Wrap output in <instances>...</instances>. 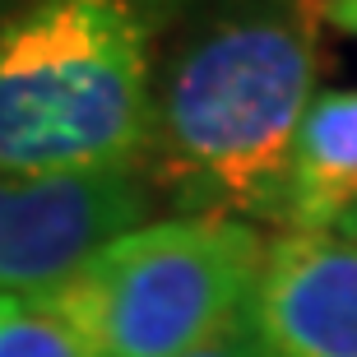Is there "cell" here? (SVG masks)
I'll use <instances>...</instances> for the list:
<instances>
[{
    "label": "cell",
    "mask_w": 357,
    "mask_h": 357,
    "mask_svg": "<svg viewBox=\"0 0 357 357\" xmlns=\"http://www.w3.org/2000/svg\"><path fill=\"white\" fill-rule=\"evenodd\" d=\"M320 0H227L153 79L144 181L185 218L278 223L320 75Z\"/></svg>",
    "instance_id": "cell-1"
},
{
    "label": "cell",
    "mask_w": 357,
    "mask_h": 357,
    "mask_svg": "<svg viewBox=\"0 0 357 357\" xmlns=\"http://www.w3.org/2000/svg\"><path fill=\"white\" fill-rule=\"evenodd\" d=\"M149 126L144 0H19L0 19V172H144Z\"/></svg>",
    "instance_id": "cell-2"
},
{
    "label": "cell",
    "mask_w": 357,
    "mask_h": 357,
    "mask_svg": "<svg viewBox=\"0 0 357 357\" xmlns=\"http://www.w3.org/2000/svg\"><path fill=\"white\" fill-rule=\"evenodd\" d=\"M269 241L237 218H153L93 251L42 302L93 357H185L255 297Z\"/></svg>",
    "instance_id": "cell-3"
},
{
    "label": "cell",
    "mask_w": 357,
    "mask_h": 357,
    "mask_svg": "<svg viewBox=\"0 0 357 357\" xmlns=\"http://www.w3.org/2000/svg\"><path fill=\"white\" fill-rule=\"evenodd\" d=\"M153 190L139 167L79 176L0 172V297H42L93 251L149 223Z\"/></svg>",
    "instance_id": "cell-4"
},
{
    "label": "cell",
    "mask_w": 357,
    "mask_h": 357,
    "mask_svg": "<svg viewBox=\"0 0 357 357\" xmlns=\"http://www.w3.org/2000/svg\"><path fill=\"white\" fill-rule=\"evenodd\" d=\"M251 306L265 357H357V241L339 232L269 241Z\"/></svg>",
    "instance_id": "cell-5"
},
{
    "label": "cell",
    "mask_w": 357,
    "mask_h": 357,
    "mask_svg": "<svg viewBox=\"0 0 357 357\" xmlns=\"http://www.w3.org/2000/svg\"><path fill=\"white\" fill-rule=\"evenodd\" d=\"M357 209V89L316 93L292 144L283 218L292 232H339Z\"/></svg>",
    "instance_id": "cell-6"
},
{
    "label": "cell",
    "mask_w": 357,
    "mask_h": 357,
    "mask_svg": "<svg viewBox=\"0 0 357 357\" xmlns=\"http://www.w3.org/2000/svg\"><path fill=\"white\" fill-rule=\"evenodd\" d=\"M0 357H93L42 297H0Z\"/></svg>",
    "instance_id": "cell-7"
},
{
    "label": "cell",
    "mask_w": 357,
    "mask_h": 357,
    "mask_svg": "<svg viewBox=\"0 0 357 357\" xmlns=\"http://www.w3.org/2000/svg\"><path fill=\"white\" fill-rule=\"evenodd\" d=\"M185 357H265V344H260V330H255V306L246 302L237 316L227 320L223 330L204 339L199 348H190Z\"/></svg>",
    "instance_id": "cell-8"
},
{
    "label": "cell",
    "mask_w": 357,
    "mask_h": 357,
    "mask_svg": "<svg viewBox=\"0 0 357 357\" xmlns=\"http://www.w3.org/2000/svg\"><path fill=\"white\" fill-rule=\"evenodd\" d=\"M320 14H325V24L357 38V0H320Z\"/></svg>",
    "instance_id": "cell-9"
},
{
    "label": "cell",
    "mask_w": 357,
    "mask_h": 357,
    "mask_svg": "<svg viewBox=\"0 0 357 357\" xmlns=\"http://www.w3.org/2000/svg\"><path fill=\"white\" fill-rule=\"evenodd\" d=\"M339 237H348V241H357V209L348 213L344 223H339Z\"/></svg>",
    "instance_id": "cell-10"
},
{
    "label": "cell",
    "mask_w": 357,
    "mask_h": 357,
    "mask_svg": "<svg viewBox=\"0 0 357 357\" xmlns=\"http://www.w3.org/2000/svg\"><path fill=\"white\" fill-rule=\"evenodd\" d=\"M14 10V0H0V14H10Z\"/></svg>",
    "instance_id": "cell-11"
}]
</instances>
